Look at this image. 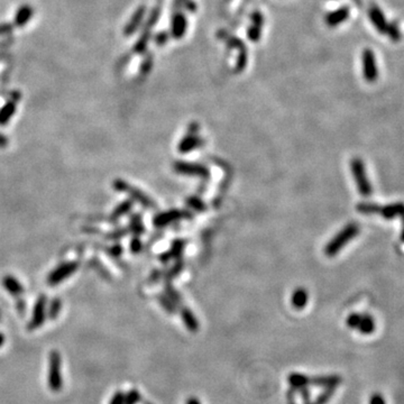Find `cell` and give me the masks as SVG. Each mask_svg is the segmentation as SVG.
Here are the masks:
<instances>
[{
	"label": "cell",
	"instance_id": "obj_1",
	"mask_svg": "<svg viewBox=\"0 0 404 404\" xmlns=\"http://www.w3.org/2000/svg\"><path fill=\"white\" fill-rule=\"evenodd\" d=\"M360 231V227L356 223H349L341 229L334 238L329 240V243L324 247V254L328 257H334L343 249L349 241H352L355 237L358 236Z\"/></svg>",
	"mask_w": 404,
	"mask_h": 404
},
{
	"label": "cell",
	"instance_id": "obj_2",
	"mask_svg": "<svg viewBox=\"0 0 404 404\" xmlns=\"http://www.w3.org/2000/svg\"><path fill=\"white\" fill-rule=\"evenodd\" d=\"M351 169L358 192L363 197H370L373 193V186L370 184L367 173H366L363 160L359 157H354L351 162Z\"/></svg>",
	"mask_w": 404,
	"mask_h": 404
},
{
	"label": "cell",
	"instance_id": "obj_3",
	"mask_svg": "<svg viewBox=\"0 0 404 404\" xmlns=\"http://www.w3.org/2000/svg\"><path fill=\"white\" fill-rule=\"evenodd\" d=\"M112 185H114V189L116 191L127 193L133 200H135V201L140 203V205L144 208H146V209H155L156 208V203L154 202L147 194H145L143 191H140L138 187L133 186L129 184V183L120 180V179L115 180Z\"/></svg>",
	"mask_w": 404,
	"mask_h": 404
},
{
	"label": "cell",
	"instance_id": "obj_4",
	"mask_svg": "<svg viewBox=\"0 0 404 404\" xmlns=\"http://www.w3.org/2000/svg\"><path fill=\"white\" fill-rule=\"evenodd\" d=\"M61 355L60 353L55 351L49 354V363H48V387L52 392H60L63 386V380L61 375Z\"/></svg>",
	"mask_w": 404,
	"mask_h": 404
},
{
	"label": "cell",
	"instance_id": "obj_5",
	"mask_svg": "<svg viewBox=\"0 0 404 404\" xmlns=\"http://www.w3.org/2000/svg\"><path fill=\"white\" fill-rule=\"evenodd\" d=\"M346 324L348 328L355 329L361 335H372L376 328L372 315L367 314H356V312L347 316Z\"/></svg>",
	"mask_w": 404,
	"mask_h": 404
},
{
	"label": "cell",
	"instance_id": "obj_6",
	"mask_svg": "<svg viewBox=\"0 0 404 404\" xmlns=\"http://www.w3.org/2000/svg\"><path fill=\"white\" fill-rule=\"evenodd\" d=\"M199 125L191 124L185 136L179 143L178 151L182 154H187L203 145V139L199 136Z\"/></svg>",
	"mask_w": 404,
	"mask_h": 404
},
{
	"label": "cell",
	"instance_id": "obj_7",
	"mask_svg": "<svg viewBox=\"0 0 404 404\" xmlns=\"http://www.w3.org/2000/svg\"><path fill=\"white\" fill-rule=\"evenodd\" d=\"M191 216H192L191 215V212H189L187 210L172 209V210H169V211H165V212H162V214L156 215L153 219V224L155 227L162 228V227L169 226V224H173V223H177L179 222V220L189 219L191 218Z\"/></svg>",
	"mask_w": 404,
	"mask_h": 404
},
{
	"label": "cell",
	"instance_id": "obj_8",
	"mask_svg": "<svg viewBox=\"0 0 404 404\" xmlns=\"http://www.w3.org/2000/svg\"><path fill=\"white\" fill-rule=\"evenodd\" d=\"M361 62H363V76L366 82L374 83L378 79V66L372 49H364L361 54Z\"/></svg>",
	"mask_w": 404,
	"mask_h": 404
},
{
	"label": "cell",
	"instance_id": "obj_9",
	"mask_svg": "<svg viewBox=\"0 0 404 404\" xmlns=\"http://www.w3.org/2000/svg\"><path fill=\"white\" fill-rule=\"evenodd\" d=\"M173 168L177 173L182 174V176L199 177L202 179H207L209 177V170L202 164L190 163V162L184 161H177L176 163H174Z\"/></svg>",
	"mask_w": 404,
	"mask_h": 404
},
{
	"label": "cell",
	"instance_id": "obj_10",
	"mask_svg": "<svg viewBox=\"0 0 404 404\" xmlns=\"http://www.w3.org/2000/svg\"><path fill=\"white\" fill-rule=\"evenodd\" d=\"M79 268V264L77 262H69V263H64L60 265L59 268L55 269L53 272L49 274V276L47 278L48 284L51 285H56L61 283L62 281H64L68 278L70 275L76 272Z\"/></svg>",
	"mask_w": 404,
	"mask_h": 404
},
{
	"label": "cell",
	"instance_id": "obj_11",
	"mask_svg": "<svg viewBox=\"0 0 404 404\" xmlns=\"http://www.w3.org/2000/svg\"><path fill=\"white\" fill-rule=\"evenodd\" d=\"M45 309H46V297L45 295H41L35 303L34 310H33L32 320L28 323V330H35V329L43 326L46 318L45 314Z\"/></svg>",
	"mask_w": 404,
	"mask_h": 404
},
{
	"label": "cell",
	"instance_id": "obj_12",
	"mask_svg": "<svg viewBox=\"0 0 404 404\" xmlns=\"http://www.w3.org/2000/svg\"><path fill=\"white\" fill-rule=\"evenodd\" d=\"M368 15H369V19L372 24L374 25L375 30H376L378 33H381V34H385L386 30H387V20L385 18L384 14H383V11L380 7L377 5H370L369 9H368Z\"/></svg>",
	"mask_w": 404,
	"mask_h": 404
},
{
	"label": "cell",
	"instance_id": "obj_13",
	"mask_svg": "<svg viewBox=\"0 0 404 404\" xmlns=\"http://www.w3.org/2000/svg\"><path fill=\"white\" fill-rule=\"evenodd\" d=\"M378 214L386 220H392L395 218L402 219L404 217V203L394 202L387 206H381Z\"/></svg>",
	"mask_w": 404,
	"mask_h": 404
},
{
	"label": "cell",
	"instance_id": "obj_14",
	"mask_svg": "<svg viewBox=\"0 0 404 404\" xmlns=\"http://www.w3.org/2000/svg\"><path fill=\"white\" fill-rule=\"evenodd\" d=\"M351 15V10L348 7H341L335 11L329 12L326 17V23L329 27H337L340 24L345 23Z\"/></svg>",
	"mask_w": 404,
	"mask_h": 404
},
{
	"label": "cell",
	"instance_id": "obj_15",
	"mask_svg": "<svg viewBox=\"0 0 404 404\" xmlns=\"http://www.w3.org/2000/svg\"><path fill=\"white\" fill-rule=\"evenodd\" d=\"M341 377L338 375H327V376L310 377V384L326 389H336L341 383Z\"/></svg>",
	"mask_w": 404,
	"mask_h": 404
},
{
	"label": "cell",
	"instance_id": "obj_16",
	"mask_svg": "<svg viewBox=\"0 0 404 404\" xmlns=\"http://www.w3.org/2000/svg\"><path fill=\"white\" fill-rule=\"evenodd\" d=\"M186 18L181 12H177L172 18V27H171V33L174 39H182L183 35L186 32Z\"/></svg>",
	"mask_w": 404,
	"mask_h": 404
},
{
	"label": "cell",
	"instance_id": "obj_17",
	"mask_svg": "<svg viewBox=\"0 0 404 404\" xmlns=\"http://www.w3.org/2000/svg\"><path fill=\"white\" fill-rule=\"evenodd\" d=\"M308 301H309V294H308V291L306 289L299 287V289L294 290L292 298H291V303H292V307L294 309L297 310L305 309Z\"/></svg>",
	"mask_w": 404,
	"mask_h": 404
},
{
	"label": "cell",
	"instance_id": "obj_18",
	"mask_svg": "<svg viewBox=\"0 0 404 404\" xmlns=\"http://www.w3.org/2000/svg\"><path fill=\"white\" fill-rule=\"evenodd\" d=\"M184 247H185L184 240H176L172 244V246H171L169 251L164 253L163 255L161 256V261H163L164 263H166V262H169L171 260H176V258H179L182 255L183 251H184Z\"/></svg>",
	"mask_w": 404,
	"mask_h": 404
},
{
	"label": "cell",
	"instance_id": "obj_19",
	"mask_svg": "<svg viewBox=\"0 0 404 404\" xmlns=\"http://www.w3.org/2000/svg\"><path fill=\"white\" fill-rule=\"evenodd\" d=\"M181 318L184 322L185 327L189 329L191 332H197L200 328L199 320L195 318L193 312L187 308H182L181 309Z\"/></svg>",
	"mask_w": 404,
	"mask_h": 404
},
{
	"label": "cell",
	"instance_id": "obj_20",
	"mask_svg": "<svg viewBox=\"0 0 404 404\" xmlns=\"http://www.w3.org/2000/svg\"><path fill=\"white\" fill-rule=\"evenodd\" d=\"M289 383L292 390H301L305 389L308 385L310 384V377L307 376V375L300 374V373H291L287 377Z\"/></svg>",
	"mask_w": 404,
	"mask_h": 404
},
{
	"label": "cell",
	"instance_id": "obj_21",
	"mask_svg": "<svg viewBox=\"0 0 404 404\" xmlns=\"http://www.w3.org/2000/svg\"><path fill=\"white\" fill-rule=\"evenodd\" d=\"M2 285L8 292L14 295H20L24 292V287L20 284L19 281L16 280L12 276H5L2 280Z\"/></svg>",
	"mask_w": 404,
	"mask_h": 404
},
{
	"label": "cell",
	"instance_id": "obj_22",
	"mask_svg": "<svg viewBox=\"0 0 404 404\" xmlns=\"http://www.w3.org/2000/svg\"><path fill=\"white\" fill-rule=\"evenodd\" d=\"M33 15V8L31 6H24L18 10L17 15H16L15 25L17 27H22L25 24L30 22V19Z\"/></svg>",
	"mask_w": 404,
	"mask_h": 404
},
{
	"label": "cell",
	"instance_id": "obj_23",
	"mask_svg": "<svg viewBox=\"0 0 404 404\" xmlns=\"http://www.w3.org/2000/svg\"><path fill=\"white\" fill-rule=\"evenodd\" d=\"M144 14H145V8H139V9L137 10L136 14L133 16L131 22H129L127 26H126V30H125V34L131 35L132 33L135 32L137 26H138L139 23L141 22V18H143Z\"/></svg>",
	"mask_w": 404,
	"mask_h": 404
},
{
	"label": "cell",
	"instance_id": "obj_24",
	"mask_svg": "<svg viewBox=\"0 0 404 404\" xmlns=\"http://www.w3.org/2000/svg\"><path fill=\"white\" fill-rule=\"evenodd\" d=\"M380 205L374 202H361L357 205V211L364 215H376L380 210Z\"/></svg>",
	"mask_w": 404,
	"mask_h": 404
},
{
	"label": "cell",
	"instance_id": "obj_25",
	"mask_svg": "<svg viewBox=\"0 0 404 404\" xmlns=\"http://www.w3.org/2000/svg\"><path fill=\"white\" fill-rule=\"evenodd\" d=\"M132 207H133L132 201H125L123 203H120V205L116 208L114 211H112L110 219L112 220V222H116V220H118L120 217H123L124 215H126L127 212L131 211Z\"/></svg>",
	"mask_w": 404,
	"mask_h": 404
},
{
	"label": "cell",
	"instance_id": "obj_26",
	"mask_svg": "<svg viewBox=\"0 0 404 404\" xmlns=\"http://www.w3.org/2000/svg\"><path fill=\"white\" fill-rule=\"evenodd\" d=\"M16 110L15 102H8L1 110H0V124L5 125L8 123V120L11 118V116L14 115V112Z\"/></svg>",
	"mask_w": 404,
	"mask_h": 404
},
{
	"label": "cell",
	"instance_id": "obj_27",
	"mask_svg": "<svg viewBox=\"0 0 404 404\" xmlns=\"http://www.w3.org/2000/svg\"><path fill=\"white\" fill-rule=\"evenodd\" d=\"M385 34H387V36H389L393 42H399L402 39V34L398 26V23H389Z\"/></svg>",
	"mask_w": 404,
	"mask_h": 404
},
{
	"label": "cell",
	"instance_id": "obj_28",
	"mask_svg": "<svg viewBox=\"0 0 404 404\" xmlns=\"http://www.w3.org/2000/svg\"><path fill=\"white\" fill-rule=\"evenodd\" d=\"M131 229L137 235H140L141 232L145 230L143 222H141V218H140L139 215H135V216H133V217H132V219H131Z\"/></svg>",
	"mask_w": 404,
	"mask_h": 404
},
{
	"label": "cell",
	"instance_id": "obj_29",
	"mask_svg": "<svg viewBox=\"0 0 404 404\" xmlns=\"http://www.w3.org/2000/svg\"><path fill=\"white\" fill-rule=\"evenodd\" d=\"M141 401L140 393L138 391L133 389L125 394V404H138Z\"/></svg>",
	"mask_w": 404,
	"mask_h": 404
},
{
	"label": "cell",
	"instance_id": "obj_30",
	"mask_svg": "<svg viewBox=\"0 0 404 404\" xmlns=\"http://www.w3.org/2000/svg\"><path fill=\"white\" fill-rule=\"evenodd\" d=\"M158 301H160L161 306L163 307L165 311H168L169 314H174V312H176L177 306L174 305L166 295H160V297H158Z\"/></svg>",
	"mask_w": 404,
	"mask_h": 404
},
{
	"label": "cell",
	"instance_id": "obj_31",
	"mask_svg": "<svg viewBox=\"0 0 404 404\" xmlns=\"http://www.w3.org/2000/svg\"><path fill=\"white\" fill-rule=\"evenodd\" d=\"M165 295L166 297H168L171 301H172L174 305H176L177 307H178V305L179 303H182V299H181V295L179 294L176 290L173 289L172 286H166L165 287Z\"/></svg>",
	"mask_w": 404,
	"mask_h": 404
},
{
	"label": "cell",
	"instance_id": "obj_32",
	"mask_svg": "<svg viewBox=\"0 0 404 404\" xmlns=\"http://www.w3.org/2000/svg\"><path fill=\"white\" fill-rule=\"evenodd\" d=\"M335 390L336 389H326L323 391V393L320 394L319 397L315 399V401L314 403L309 404H326L329 400L332 398V395L335 393Z\"/></svg>",
	"mask_w": 404,
	"mask_h": 404
},
{
	"label": "cell",
	"instance_id": "obj_33",
	"mask_svg": "<svg viewBox=\"0 0 404 404\" xmlns=\"http://www.w3.org/2000/svg\"><path fill=\"white\" fill-rule=\"evenodd\" d=\"M61 301L59 299H55L53 300L52 303H51V307H49V310H48V318L49 319H56L57 315H59L60 311H61Z\"/></svg>",
	"mask_w": 404,
	"mask_h": 404
},
{
	"label": "cell",
	"instance_id": "obj_34",
	"mask_svg": "<svg viewBox=\"0 0 404 404\" xmlns=\"http://www.w3.org/2000/svg\"><path fill=\"white\" fill-rule=\"evenodd\" d=\"M186 203H187V205H189L191 208H192V209L197 210V211H203V210H206L205 203H203V201H202L201 199H199V198H197V197H191V198H189V199L186 200Z\"/></svg>",
	"mask_w": 404,
	"mask_h": 404
},
{
	"label": "cell",
	"instance_id": "obj_35",
	"mask_svg": "<svg viewBox=\"0 0 404 404\" xmlns=\"http://www.w3.org/2000/svg\"><path fill=\"white\" fill-rule=\"evenodd\" d=\"M261 34H262V27L256 26V25H252V26L249 27L247 31L248 39L253 42H257L258 40H260Z\"/></svg>",
	"mask_w": 404,
	"mask_h": 404
},
{
	"label": "cell",
	"instance_id": "obj_36",
	"mask_svg": "<svg viewBox=\"0 0 404 404\" xmlns=\"http://www.w3.org/2000/svg\"><path fill=\"white\" fill-rule=\"evenodd\" d=\"M182 269H183V263L182 262H180L179 261L178 263L173 266V269L170 270V272H168V274H166V277L168 278H172V277H174V276H177V275H179V274H180L181 272H182Z\"/></svg>",
	"mask_w": 404,
	"mask_h": 404
},
{
	"label": "cell",
	"instance_id": "obj_37",
	"mask_svg": "<svg viewBox=\"0 0 404 404\" xmlns=\"http://www.w3.org/2000/svg\"><path fill=\"white\" fill-rule=\"evenodd\" d=\"M109 404H125V393H123L122 391L115 392V394L112 395Z\"/></svg>",
	"mask_w": 404,
	"mask_h": 404
},
{
	"label": "cell",
	"instance_id": "obj_38",
	"mask_svg": "<svg viewBox=\"0 0 404 404\" xmlns=\"http://www.w3.org/2000/svg\"><path fill=\"white\" fill-rule=\"evenodd\" d=\"M251 20L253 22V25H256V26H261L263 25V16H262L261 12L255 11L253 12V15L251 16Z\"/></svg>",
	"mask_w": 404,
	"mask_h": 404
},
{
	"label": "cell",
	"instance_id": "obj_39",
	"mask_svg": "<svg viewBox=\"0 0 404 404\" xmlns=\"http://www.w3.org/2000/svg\"><path fill=\"white\" fill-rule=\"evenodd\" d=\"M141 248H143V245H141L140 240L138 238H134L132 240L131 243V249L133 253H139L141 251Z\"/></svg>",
	"mask_w": 404,
	"mask_h": 404
},
{
	"label": "cell",
	"instance_id": "obj_40",
	"mask_svg": "<svg viewBox=\"0 0 404 404\" xmlns=\"http://www.w3.org/2000/svg\"><path fill=\"white\" fill-rule=\"evenodd\" d=\"M369 404H386V402H385V399L382 397V394L375 393L373 394V397L370 398Z\"/></svg>",
	"mask_w": 404,
	"mask_h": 404
},
{
	"label": "cell",
	"instance_id": "obj_41",
	"mask_svg": "<svg viewBox=\"0 0 404 404\" xmlns=\"http://www.w3.org/2000/svg\"><path fill=\"white\" fill-rule=\"evenodd\" d=\"M299 393H300V395H301V398L303 400V403H305V404H309L310 403L311 395H310V391L308 390V387H305V389L299 390Z\"/></svg>",
	"mask_w": 404,
	"mask_h": 404
},
{
	"label": "cell",
	"instance_id": "obj_42",
	"mask_svg": "<svg viewBox=\"0 0 404 404\" xmlns=\"http://www.w3.org/2000/svg\"><path fill=\"white\" fill-rule=\"evenodd\" d=\"M122 252H123V248L120 245H115V246L110 249V254L114 256H119L120 254H122Z\"/></svg>",
	"mask_w": 404,
	"mask_h": 404
},
{
	"label": "cell",
	"instance_id": "obj_43",
	"mask_svg": "<svg viewBox=\"0 0 404 404\" xmlns=\"http://www.w3.org/2000/svg\"><path fill=\"white\" fill-rule=\"evenodd\" d=\"M8 145V139L2 134H0V147H6Z\"/></svg>",
	"mask_w": 404,
	"mask_h": 404
},
{
	"label": "cell",
	"instance_id": "obj_44",
	"mask_svg": "<svg viewBox=\"0 0 404 404\" xmlns=\"http://www.w3.org/2000/svg\"><path fill=\"white\" fill-rule=\"evenodd\" d=\"M186 404H201V403H200V401H199L198 399L190 398V399L186 401Z\"/></svg>",
	"mask_w": 404,
	"mask_h": 404
},
{
	"label": "cell",
	"instance_id": "obj_45",
	"mask_svg": "<svg viewBox=\"0 0 404 404\" xmlns=\"http://www.w3.org/2000/svg\"><path fill=\"white\" fill-rule=\"evenodd\" d=\"M401 220H402V230H401V235H400V239H401L402 243H404V217Z\"/></svg>",
	"mask_w": 404,
	"mask_h": 404
},
{
	"label": "cell",
	"instance_id": "obj_46",
	"mask_svg": "<svg viewBox=\"0 0 404 404\" xmlns=\"http://www.w3.org/2000/svg\"><path fill=\"white\" fill-rule=\"evenodd\" d=\"M3 344H5V336L0 332V347H2Z\"/></svg>",
	"mask_w": 404,
	"mask_h": 404
},
{
	"label": "cell",
	"instance_id": "obj_47",
	"mask_svg": "<svg viewBox=\"0 0 404 404\" xmlns=\"http://www.w3.org/2000/svg\"><path fill=\"white\" fill-rule=\"evenodd\" d=\"M144 404H152V403H149V402H147V401H145V402H144Z\"/></svg>",
	"mask_w": 404,
	"mask_h": 404
}]
</instances>
